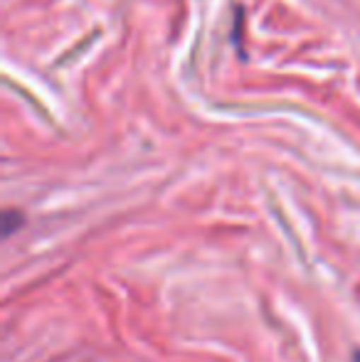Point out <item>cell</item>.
Masks as SVG:
<instances>
[{"label":"cell","instance_id":"obj_1","mask_svg":"<svg viewBox=\"0 0 360 362\" xmlns=\"http://www.w3.org/2000/svg\"><path fill=\"white\" fill-rule=\"evenodd\" d=\"M3 234L5 237H10V234L15 232V229L20 227V224H23V215H20V212H15V210H8L3 215Z\"/></svg>","mask_w":360,"mask_h":362},{"label":"cell","instance_id":"obj_2","mask_svg":"<svg viewBox=\"0 0 360 362\" xmlns=\"http://www.w3.org/2000/svg\"><path fill=\"white\" fill-rule=\"evenodd\" d=\"M351 362H360V350H358V353H353V360Z\"/></svg>","mask_w":360,"mask_h":362}]
</instances>
